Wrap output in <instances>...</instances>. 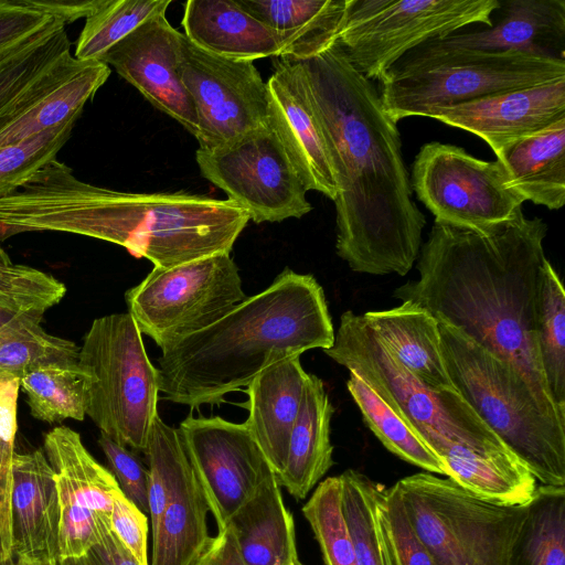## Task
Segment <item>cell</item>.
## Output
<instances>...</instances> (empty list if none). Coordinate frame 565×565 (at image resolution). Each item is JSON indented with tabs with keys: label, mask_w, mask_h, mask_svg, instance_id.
<instances>
[{
	"label": "cell",
	"mask_w": 565,
	"mask_h": 565,
	"mask_svg": "<svg viewBox=\"0 0 565 565\" xmlns=\"http://www.w3.org/2000/svg\"><path fill=\"white\" fill-rule=\"evenodd\" d=\"M300 63L338 186L337 254L356 273L405 276L419 256L426 217L412 198L397 124L337 41Z\"/></svg>",
	"instance_id": "cell-1"
},
{
	"label": "cell",
	"mask_w": 565,
	"mask_h": 565,
	"mask_svg": "<svg viewBox=\"0 0 565 565\" xmlns=\"http://www.w3.org/2000/svg\"><path fill=\"white\" fill-rule=\"evenodd\" d=\"M546 234L547 224L527 218L522 209L489 234L434 222L420 247L419 278L393 295L510 364L540 398L555 405L537 347Z\"/></svg>",
	"instance_id": "cell-2"
},
{
	"label": "cell",
	"mask_w": 565,
	"mask_h": 565,
	"mask_svg": "<svg viewBox=\"0 0 565 565\" xmlns=\"http://www.w3.org/2000/svg\"><path fill=\"white\" fill-rule=\"evenodd\" d=\"M248 221L230 200L116 191L77 179L58 160L0 199V241L25 232L78 234L120 245L161 268L231 254Z\"/></svg>",
	"instance_id": "cell-3"
},
{
	"label": "cell",
	"mask_w": 565,
	"mask_h": 565,
	"mask_svg": "<svg viewBox=\"0 0 565 565\" xmlns=\"http://www.w3.org/2000/svg\"><path fill=\"white\" fill-rule=\"evenodd\" d=\"M334 328L312 275L285 268L209 327L161 350L160 392L192 408L224 402L267 366L311 349H329Z\"/></svg>",
	"instance_id": "cell-4"
},
{
	"label": "cell",
	"mask_w": 565,
	"mask_h": 565,
	"mask_svg": "<svg viewBox=\"0 0 565 565\" xmlns=\"http://www.w3.org/2000/svg\"><path fill=\"white\" fill-rule=\"evenodd\" d=\"M457 393L543 486H565V412L540 398L507 362L438 321Z\"/></svg>",
	"instance_id": "cell-5"
},
{
	"label": "cell",
	"mask_w": 565,
	"mask_h": 565,
	"mask_svg": "<svg viewBox=\"0 0 565 565\" xmlns=\"http://www.w3.org/2000/svg\"><path fill=\"white\" fill-rule=\"evenodd\" d=\"M565 78V60L520 51L454 46L441 39L419 44L379 79L383 109L398 124L436 108Z\"/></svg>",
	"instance_id": "cell-6"
},
{
	"label": "cell",
	"mask_w": 565,
	"mask_h": 565,
	"mask_svg": "<svg viewBox=\"0 0 565 565\" xmlns=\"http://www.w3.org/2000/svg\"><path fill=\"white\" fill-rule=\"evenodd\" d=\"M323 352L355 373L436 457L451 444L488 456L512 454L456 391H434L408 372L363 315L344 311L333 344Z\"/></svg>",
	"instance_id": "cell-7"
},
{
	"label": "cell",
	"mask_w": 565,
	"mask_h": 565,
	"mask_svg": "<svg viewBox=\"0 0 565 565\" xmlns=\"http://www.w3.org/2000/svg\"><path fill=\"white\" fill-rule=\"evenodd\" d=\"M88 379L86 415L100 434L145 452L157 413L160 374L129 312L93 321L78 352Z\"/></svg>",
	"instance_id": "cell-8"
},
{
	"label": "cell",
	"mask_w": 565,
	"mask_h": 565,
	"mask_svg": "<svg viewBox=\"0 0 565 565\" xmlns=\"http://www.w3.org/2000/svg\"><path fill=\"white\" fill-rule=\"evenodd\" d=\"M394 488L436 565H507L527 504H498L430 472L404 477Z\"/></svg>",
	"instance_id": "cell-9"
},
{
	"label": "cell",
	"mask_w": 565,
	"mask_h": 565,
	"mask_svg": "<svg viewBox=\"0 0 565 565\" xmlns=\"http://www.w3.org/2000/svg\"><path fill=\"white\" fill-rule=\"evenodd\" d=\"M500 0H347L337 42L374 82L407 52L473 24L490 28Z\"/></svg>",
	"instance_id": "cell-10"
},
{
	"label": "cell",
	"mask_w": 565,
	"mask_h": 565,
	"mask_svg": "<svg viewBox=\"0 0 565 565\" xmlns=\"http://www.w3.org/2000/svg\"><path fill=\"white\" fill-rule=\"evenodd\" d=\"M247 296L227 253L173 267H154L126 291L128 312L141 334L162 350L217 321Z\"/></svg>",
	"instance_id": "cell-11"
},
{
	"label": "cell",
	"mask_w": 565,
	"mask_h": 565,
	"mask_svg": "<svg viewBox=\"0 0 565 565\" xmlns=\"http://www.w3.org/2000/svg\"><path fill=\"white\" fill-rule=\"evenodd\" d=\"M409 182L435 222L484 234L507 225L525 202L509 186L497 159L481 160L439 141L420 147Z\"/></svg>",
	"instance_id": "cell-12"
},
{
	"label": "cell",
	"mask_w": 565,
	"mask_h": 565,
	"mask_svg": "<svg viewBox=\"0 0 565 565\" xmlns=\"http://www.w3.org/2000/svg\"><path fill=\"white\" fill-rule=\"evenodd\" d=\"M201 174L255 223L299 218L312 210L307 189L267 124L211 150L198 149Z\"/></svg>",
	"instance_id": "cell-13"
},
{
	"label": "cell",
	"mask_w": 565,
	"mask_h": 565,
	"mask_svg": "<svg viewBox=\"0 0 565 565\" xmlns=\"http://www.w3.org/2000/svg\"><path fill=\"white\" fill-rule=\"evenodd\" d=\"M178 72L198 117L199 149L217 148L267 124V86L253 62L209 53L182 33Z\"/></svg>",
	"instance_id": "cell-14"
},
{
	"label": "cell",
	"mask_w": 565,
	"mask_h": 565,
	"mask_svg": "<svg viewBox=\"0 0 565 565\" xmlns=\"http://www.w3.org/2000/svg\"><path fill=\"white\" fill-rule=\"evenodd\" d=\"M43 448L58 498L60 563L82 558L111 532L113 500L119 486L67 426L47 431Z\"/></svg>",
	"instance_id": "cell-15"
},
{
	"label": "cell",
	"mask_w": 565,
	"mask_h": 565,
	"mask_svg": "<svg viewBox=\"0 0 565 565\" xmlns=\"http://www.w3.org/2000/svg\"><path fill=\"white\" fill-rule=\"evenodd\" d=\"M218 531L274 472L245 423L189 416L178 428Z\"/></svg>",
	"instance_id": "cell-16"
},
{
	"label": "cell",
	"mask_w": 565,
	"mask_h": 565,
	"mask_svg": "<svg viewBox=\"0 0 565 565\" xmlns=\"http://www.w3.org/2000/svg\"><path fill=\"white\" fill-rule=\"evenodd\" d=\"M266 86L268 125L305 188L334 201L338 186L333 166L302 64L279 58Z\"/></svg>",
	"instance_id": "cell-17"
},
{
	"label": "cell",
	"mask_w": 565,
	"mask_h": 565,
	"mask_svg": "<svg viewBox=\"0 0 565 565\" xmlns=\"http://www.w3.org/2000/svg\"><path fill=\"white\" fill-rule=\"evenodd\" d=\"M181 36L160 14L115 44L99 62L113 66L152 106L195 137L198 117L178 72Z\"/></svg>",
	"instance_id": "cell-18"
},
{
	"label": "cell",
	"mask_w": 565,
	"mask_h": 565,
	"mask_svg": "<svg viewBox=\"0 0 565 565\" xmlns=\"http://www.w3.org/2000/svg\"><path fill=\"white\" fill-rule=\"evenodd\" d=\"M425 117L476 135L497 152L565 118V78L436 108Z\"/></svg>",
	"instance_id": "cell-19"
},
{
	"label": "cell",
	"mask_w": 565,
	"mask_h": 565,
	"mask_svg": "<svg viewBox=\"0 0 565 565\" xmlns=\"http://www.w3.org/2000/svg\"><path fill=\"white\" fill-rule=\"evenodd\" d=\"M11 518L14 557L60 563L54 472L40 449L14 455Z\"/></svg>",
	"instance_id": "cell-20"
},
{
	"label": "cell",
	"mask_w": 565,
	"mask_h": 565,
	"mask_svg": "<svg viewBox=\"0 0 565 565\" xmlns=\"http://www.w3.org/2000/svg\"><path fill=\"white\" fill-rule=\"evenodd\" d=\"M308 374L300 356H291L267 366L247 385L244 423L277 478L285 468Z\"/></svg>",
	"instance_id": "cell-21"
},
{
	"label": "cell",
	"mask_w": 565,
	"mask_h": 565,
	"mask_svg": "<svg viewBox=\"0 0 565 565\" xmlns=\"http://www.w3.org/2000/svg\"><path fill=\"white\" fill-rule=\"evenodd\" d=\"M490 28L457 32L445 43L482 51H520L565 60V1L507 0Z\"/></svg>",
	"instance_id": "cell-22"
},
{
	"label": "cell",
	"mask_w": 565,
	"mask_h": 565,
	"mask_svg": "<svg viewBox=\"0 0 565 565\" xmlns=\"http://www.w3.org/2000/svg\"><path fill=\"white\" fill-rule=\"evenodd\" d=\"M182 25L193 44L225 58H280L286 49L282 34L254 18L236 0H189Z\"/></svg>",
	"instance_id": "cell-23"
},
{
	"label": "cell",
	"mask_w": 565,
	"mask_h": 565,
	"mask_svg": "<svg viewBox=\"0 0 565 565\" xmlns=\"http://www.w3.org/2000/svg\"><path fill=\"white\" fill-rule=\"evenodd\" d=\"M509 186L524 201L548 210L565 203V118L514 139L494 152Z\"/></svg>",
	"instance_id": "cell-24"
},
{
	"label": "cell",
	"mask_w": 565,
	"mask_h": 565,
	"mask_svg": "<svg viewBox=\"0 0 565 565\" xmlns=\"http://www.w3.org/2000/svg\"><path fill=\"white\" fill-rule=\"evenodd\" d=\"M363 317L377 339L422 383L437 392L456 391L443 360L438 321L426 309L402 301Z\"/></svg>",
	"instance_id": "cell-25"
},
{
	"label": "cell",
	"mask_w": 565,
	"mask_h": 565,
	"mask_svg": "<svg viewBox=\"0 0 565 565\" xmlns=\"http://www.w3.org/2000/svg\"><path fill=\"white\" fill-rule=\"evenodd\" d=\"M209 511L205 491L184 449L171 497L152 533L150 565H196L212 539Z\"/></svg>",
	"instance_id": "cell-26"
},
{
	"label": "cell",
	"mask_w": 565,
	"mask_h": 565,
	"mask_svg": "<svg viewBox=\"0 0 565 565\" xmlns=\"http://www.w3.org/2000/svg\"><path fill=\"white\" fill-rule=\"evenodd\" d=\"M334 413L321 379L308 374L292 427L284 471L277 478L290 495L305 499L333 465L330 424Z\"/></svg>",
	"instance_id": "cell-27"
},
{
	"label": "cell",
	"mask_w": 565,
	"mask_h": 565,
	"mask_svg": "<svg viewBox=\"0 0 565 565\" xmlns=\"http://www.w3.org/2000/svg\"><path fill=\"white\" fill-rule=\"evenodd\" d=\"M228 525L245 565L299 563L294 518L284 502L275 472L267 476Z\"/></svg>",
	"instance_id": "cell-28"
},
{
	"label": "cell",
	"mask_w": 565,
	"mask_h": 565,
	"mask_svg": "<svg viewBox=\"0 0 565 565\" xmlns=\"http://www.w3.org/2000/svg\"><path fill=\"white\" fill-rule=\"evenodd\" d=\"M254 18L282 34L286 49L280 58L303 62L338 39L347 0H236Z\"/></svg>",
	"instance_id": "cell-29"
},
{
	"label": "cell",
	"mask_w": 565,
	"mask_h": 565,
	"mask_svg": "<svg viewBox=\"0 0 565 565\" xmlns=\"http://www.w3.org/2000/svg\"><path fill=\"white\" fill-rule=\"evenodd\" d=\"M110 73L102 62H87L55 90L6 122L0 128V148L77 120Z\"/></svg>",
	"instance_id": "cell-30"
},
{
	"label": "cell",
	"mask_w": 565,
	"mask_h": 565,
	"mask_svg": "<svg viewBox=\"0 0 565 565\" xmlns=\"http://www.w3.org/2000/svg\"><path fill=\"white\" fill-rule=\"evenodd\" d=\"M507 565H565V486L537 484Z\"/></svg>",
	"instance_id": "cell-31"
},
{
	"label": "cell",
	"mask_w": 565,
	"mask_h": 565,
	"mask_svg": "<svg viewBox=\"0 0 565 565\" xmlns=\"http://www.w3.org/2000/svg\"><path fill=\"white\" fill-rule=\"evenodd\" d=\"M68 54L65 24L55 18L40 32L0 50V114Z\"/></svg>",
	"instance_id": "cell-32"
},
{
	"label": "cell",
	"mask_w": 565,
	"mask_h": 565,
	"mask_svg": "<svg viewBox=\"0 0 565 565\" xmlns=\"http://www.w3.org/2000/svg\"><path fill=\"white\" fill-rule=\"evenodd\" d=\"M32 416L54 424L86 416L88 379L77 361L36 367L20 379Z\"/></svg>",
	"instance_id": "cell-33"
},
{
	"label": "cell",
	"mask_w": 565,
	"mask_h": 565,
	"mask_svg": "<svg viewBox=\"0 0 565 565\" xmlns=\"http://www.w3.org/2000/svg\"><path fill=\"white\" fill-rule=\"evenodd\" d=\"M340 479L343 515L358 565H394L381 519L385 489L353 469L342 472Z\"/></svg>",
	"instance_id": "cell-34"
},
{
	"label": "cell",
	"mask_w": 565,
	"mask_h": 565,
	"mask_svg": "<svg viewBox=\"0 0 565 565\" xmlns=\"http://www.w3.org/2000/svg\"><path fill=\"white\" fill-rule=\"evenodd\" d=\"M347 388L363 422L388 451L427 472L446 476L439 459L413 428L353 372H349Z\"/></svg>",
	"instance_id": "cell-35"
},
{
	"label": "cell",
	"mask_w": 565,
	"mask_h": 565,
	"mask_svg": "<svg viewBox=\"0 0 565 565\" xmlns=\"http://www.w3.org/2000/svg\"><path fill=\"white\" fill-rule=\"evenodd\" d=\"M537 347L548 394L565 412V291L547 259L540 291Z\"/></svg>",
	"instance_id": "cell-36"
},
{
	"label": "cell",
	"mask_w": 565,
	"mask_h": 565,
	"mask_svg": "<svg viewBox=\"0 0 565 565\" xmlns=\"http://www.w3.org/2000/svg\"><path fill=\"white\" fill-rule=\"evenodd\" d=\"M41 320V317L23 316L0 327V372L21 379L46 364L78 360L79 348L47 333Z\"/></svg>",
	"instance_id": "cell-37"
},
{
	"label": "cell",
	"mask_w": 565,
	"mask_h": 565,
	"mask_svg": "<svg viewBox=\"0 0 565 565\" xmlns=\"http://www.w3.org/2000/svg\"><path fill=\"white\" fill-rule=\"evenodd\" d=\"M170 0H105L86 18L75 44L79 62H99L104 54L146 21L166 14Z\"/></svg>",
	"instance_id": "cell-38"
},
{
	"label": "cell",
	"mask_w": 565,
	"mask_h": 565,
	"mask_svg": "<svg viewBox=\"0 0 565 565\" xmlns=\"http://www.w3.org/2000/svg\"><path fill=\"white\" fill-rule=\"evenodd\" d=\"M326 565H358L352 537L342 510L340 476L318 484L302 507Z\"/></svg>",
	"instance_id": "cell-39"
},
{
	"label": "cell",
	"mask_w": 565,
	"mask_h": 565,
	"mask_svg": "<svg viewBox=\"0 0 565 565\" xmlns=\"http://www.w3.org/2000/svg\"><path fill=\"white\" fill-rule=\"evenodd\" d=\"M76 120L0 148V199L21 189L39 170L56 160Z\"/></svg>",
	"instance_id": "cell-40"
},
{
	"label": "cell",
	"mask_w": 565,
	"mask_h": 565,
	"mask_svg": "<svg viewBox=\"0 0 565 565\" xmlns=\"http://www.w3.org/2000/svg\"><path fill=\"white\" fill-rule=\"evenodd\" d=\"M19 388V377L0 372V550L4 557L13 556L11 499Z\"/></svg>",
	"instance_id": "cell-41"
},
{
	"label": "cell",
	"mask_w": 565,
	"mask_h": 565,
	"mask_svg": "<svg viewBox=\"0 0 565 565\" xmlns=\"http://www.w3.org/2000/svg\"><path fill=\"white\" fill-rule=\"evenodd\" d=\"M381 519L394 565H436L414 532L394 486L384 491Z\"/></svg>",
	"instance_id": "cell-42"
},
{
	"label": "cell",
	"mask_w": 565,
	"mask_h": 565,
	"mask_svg": "<svg viewBox=\"0 0 565 565\" xmlns=\"http://www.w3.org/2000/svg\"><path fill=\"white\" fill-rule=\"evenodd\" d=\"M98 444L120 491L140 511L148 512V469L130 449L100 434Z\"/></svg>",
	"instance_id": "cell-43"
},
{
	"label": "cell",
	"mask_w": 565,
	"mask_h": 565,
	"mask_svg": "<svg viewBox=\"0 0 565 565\" xmlns=\"http://www.w3.org/2000/svg\"><path fill=\"white\" fill-rule=\"evenodd\" d=\"M111 531L139 565H149L148 518L120 490L113 500Z\"/></svg>",
	"instance_id": "cell-44"
},
{
	"label": "cell",
	"mask_w": 565,
	"mask_h": 565,
	"mask_svg": "<svg viewBox=\"0 0 565 565\" xmlns=\"http://www.w3.org/2000/svg\"><path fill=\"white\" fill-rule=\"evenodd\" d=\"M53 19L20 0H0V50L40 32Z\"/></svg>",
	"instance_id": "cell-45"
},
{
	"label": "cell",
	"mask_w": 565,
	"mask_h": 565,
	"mask_svg": "<svg viewBox=\"0 0 565 565\" xmlns=\"http://www.w3.org/2000/svg\"><path fill=\"white\" fill-rule=\"evenodd\" d=\"M20 2L58 19L66 25L78 19L90 17L105 0H20Z\"/></svg>",
	"instance_id": "cell-46"
},
{
	"label": "cell",
	"mask_w": 565,
	"mask_h": 565,
	"mask_svg": "<svg viewBox=\"0 0 565 565\" xmlns=\"http://www.w3.org/2000/svg\"><path fill=\"white\" fill-rule=\"evenodd\" d=\"M196 565H245L235 540L232 527L227 524L220 530Z\"/></svg>",
	"instance_id": "cell-47"
},
{
	"label": "cell",
	"mask_w": 565,
	"mask_h": 565,
	"mask_svg": "<svg viewBox=\"0 0 565 565\" xmlns=\"http://www.w3.org/2000/svg\"><path fill=\"white\" fill-rule=\"evenodd\" d=\"M84 558L88 565H139L113 531L94 545Z\"/></svg>",
	"instance_id": "cell-48"
},
{
	"label": "cell",
	"mask_w": 565,
	"mask_h": 565,
	"mask_svg": "<svg viewBox=\"0 0 565 565\" xmlns=\"http://www.w3.org/2000/svg\"><path fill=\"white\" fill-rule=\"evenodd\" d=\"M15 565H61V563L35 562L15 557Z\"/></svg>",
	"instance_id": "cell-49"
},
{
	"label": "cell",
	"mask_w": 565,
	"mask_h": 565,
	"mask_svg": "<svg viewBox=\"0 0 565 565\" xmlns=\"http://www.w3.org/2000/svg\"><path fill=\"white\" fill-rule=\"evenodd\" d=\"M61 565H88L84 557L77 559H67L61 563Z\"/></svg>",
	"instance_id": "cell-50"
},
{
	"label": "cell",
	"mask_w": 565,
	"mask_h": 565,
	"mask_svg": "<svg viewBox=\"0 0 565 565\" xmlns=\"http://www.w3.org/2000/svg\"><path fill=\"white\" fill-rule=\"evenodd\" d=\"M0 565H15V557L14 555L13 556H10V557H4L1 553V550H0Z\"/></svg>",
	"instance_id": "cell-51"
},
{
	"label": "cell",
	"mask_w": 565,
	"mask_h": 565,
	"mask_svg": "<svg viewBox=\"0 0 565 565\" xmlns=\"http://www.w3.org/2000/svg\"><path fill=\"white\" fill-rule=\"evenodd\" d=\"M297 565H302L300 562Z\"/></svg>",
	"instance_id": "cell-52"
}]
</instances>
